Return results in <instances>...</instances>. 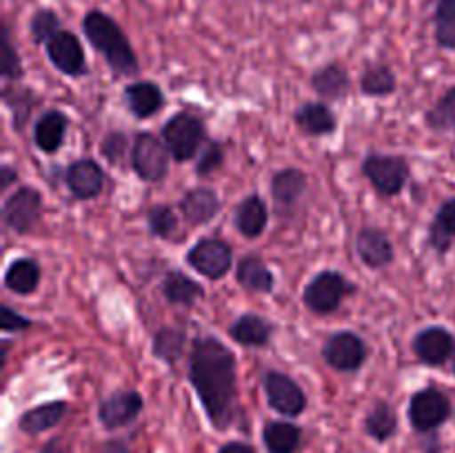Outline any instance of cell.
I'll return each mask as SVG.
<instances>
[{"mask_svg":"<svg viewBox=\"0 0 455 453\" xmlns=\"http://www.w3.org/2000/svg\"><path fill=\"white\" fill-rule=\"evenodd\" d=\"M189 382L213 429H229L238 402V362L234 351L213 336L196 338L189 358Z\"/></svg>","mask_w":455,"mask_h":453,"instance_id":"1","label":"cell"},{"mask_svg":"<svg viewBox=\"0 0 455 453\" xmlns=\"http://www.w3.org/2000/svg\"><path fill=\"white\" fill-rule=\"evenodd\" d=\"M83 34L93 49L100 53L111 67L116 76H136L138 74V56L129 43L127 34L120 29L118 22L109 13L100 9H92L83 18Z\"/></svg>","mask_w":455,"mask_h":453,"instance_id":"2","label":"cell"},{"mask_svg":"<svg viewBox=\"0 0 455 453\" xmlns=\"http://www.w3.org/2000/svg\"><path fill=\"white\" fill-rule=\"evenodd\" d=\"M160 136H163L172 158L178 163H187V160L196 158L203 147L204 138H207V127L200 115L191 114V111H180L164 123Z\"/></svg>","mask_w":455,"mask_h":453,"instance_id":"3","label":"cell"},{"mask_svg":"<svg viewBox=\"0 0 455 453\" xmlns=\"http://www.w3.org/2000/svg\"><path fill=\"white\" fill-rule=\"evenodd\" d=\"M349 293H355V287L340 271H320L302 291V302L311 314L327 315L340 309L342 300Z\"/></svg>","mask_w":455,"mask_h":453,"instance_id":"4","label":"cell"},{"mask_svg":"<svg viewBox=\"0 0 455 453\" xmlns=\"http://www.w3.org/2000/svg\"><path fill=\"white\" fill-rule=\"evenodd\" d=\"M451 411L453 407L449 395L435 386H427L409 400V422L418 433L438 431L451 417Z\"/></svg>","mask_w":455,"mask_h":453,"instance_id":"5","label":"cell"},{"mask_svg":"<svg viewBox=\"0 0 455 453\" xmlns=\"http://www.w3.org/2000/svg\"><path fill=\"white\" fill-rule=\"evenodd\" d=\"M363 173L373 189L382 195H398L409 180V163L395 154H369L363 163Z\"/></svg>","mask_w":455,"mask_h":453,"instance_id":"6","label":"cell"},{"mask_svg":"<svg viewBox=\"0 0 455 453\" xmlns=\"http://www.w3.org/2000/svg\"><path fill=\"white\" fill-rule=\"evenodd\" d=\"M169 154L163 138H156L154 133H138L132 147V167L136 176L145 182H160L169 171Z\"/></svg>","mask_w":455,"mask_h":453,"instance_id":"7","label":"cell"},{"mask_svg":"<svg viewBox=\"0 0 455 453\" xmlns=\"http://www.w3.org/2000/svg\"><path fill=\"white\" fill-rule=\"evenodd\" d=\"M40 216H43V194L34 187H18L3 204L4 225L20 235L34 231Z\"/></svg>","mask_w":455,"mask_h":453,"instance_id":"8","label":"cell"},{"mask_svg":"<svg viewBox=\"0 0 455 453\" xmlns=\"http://www.w3.org/2000/svg\"><path fill=\"white\" fill-rule=\"evenodd\" d=\"M367 342L355 331H336L323 346L324 362L340 373H354L367 360Z\"/></svg>","mask_w":455,"mask_h":453,"instance_id":"9","label":"cell"},{"mask_svg":"<svg viewBox=\"0 0 455 453\" xmlns=\"http://www.w3.org/2000/svg\"><path fill=\"white\" fill-rule=\"evenodd\" d=\"M267 402L284 417H298L307 409V393L293 378L280 371H267L262 378Z\"/></svg>","mask_w":455,"mask_h":453,"instance_id":"10","label":"cell"},{"mask_svg":"<svg viewBox=\"0 0 455 453\" xmlns=\"http://www.w3.org/2000/svg\"><path fill=\"white\" fill-rule=\"evenodd\" d=\"M187 262L191 269L198 271L200 275L209 280H220L234 262V251L229 244L220 238H203L189 249Z\"/></svg>","mask_w":455,"mask_h":453,"instance_id":"11","label":"cell"},{"mask_svg":"<svg viewBox=\"0 0 455 453\" xmlns=\"http://www.w3.org/2000/svg\"><path fill=\"white\" fill-rule=\"evenodd\" d=\"M142 407H145V400H142V395L138 391H114L98 407V420H100V425L107 431L124 429V426L138 420V416L142 413Z\"/></svg>","mask_w":455,"mask_h":453,"instance_id":"12","label":"cell"},{"mask_svg":"<svg viewBox=\"0 0 455 453\" xmlns=\"http://www.w3.org/2000/svg\"><path fill=\"white\" fill-rule=\"evenodd\" d=\"M49 62L65 76L87 74V58H84L83 43L71 31L60 29L47 44H44Z\"/></svg>","mask_w":455,"mask_h":453,"instance_id":"13","label":"cell"},{"mask_svg":"<svg viewBox=\"0 0 455 453\" xmlns=\"http://www.w3.org/2000/svg\"><path fill=\"white\" fill-rule=\"evenodd\" d=\"M413 354L429 367H440L455 354V338L444 327H427L413 338Z\"/></svg>","mask_w":455,"mask_h":453,"instance_id":"14","label":"cell"},{"mask_svg":"<svg viewBox=\"0 0 455 453\" xmlns=\"http://www.w3.org/2000/svg\"><path fill=\"white\" fill-rule=\"evenodd\" d=\"M307 191V176L305 171L296 167L283 169L271 178V198L278 216H289L298 209V203L302 200Z\"/></svg>","mask_w":455,"mask_h":453,"instance_id":"15","label":"cell"},{"mask_svg":"<svg viewBox=\"0 0 455 453\" xmlns=\"http://www.w3.org/2000/svg\"><path fill=\"white\" fill-rule=\"evenodd\" d=\"M355 251L369 269H385L394 262L395 251L389 235L378 226H363L355 235Z\"/></svg>","mask_w":455,"mask_h":453,"instance_id":"16","label":"cell"},{"mask_svg":"<svg viewBox=\"0 0 455 453\" xmlns=\"http://www.w3.org/2000/svg\"><path fill=\"white\" fill-rule=\"evenodd\" d=\"M67 187L71 194L78 200H89L100 195L102 187H105V173H102L100 164L92 158L76 160L67 167L65 173Z\"/></svg>","mask_w":455,"mask_h":453,"instance_id":"17","label":"cell"},{"mask_svg":"<svg viewBox=\"0 0 455 453\" xmlns=\"http://www.w3.org/2000/svg\"><path fill=\"white\" fill-rule=\"evenodd\" d=\"M178 209L191 226H200L212 222L220 213V198L212 187H194L185 191Z\"/></svg>","mask_w":455,"mask_h":453,"instance_id":"18","label":"cell"},{"mask_svg":"<svg viewBox=\"0 0 455 453\" xmlns=\"http://www.w3.org/2000/svg\"><path fill=\"white\" fill-rule=\"evenodd\" d=\"M311 87L323 100H345L351 91V78L340 62H329L311 76Z\"/></svg>","mask_w":455,"mask_h":453,"instance_id":"19","label":"cell"},{"mask_svg":"<svg viewBox=\"0 0 455 453\" xmlns=\"http://www.w3.org/2000/svg\"><path fill=\"white\" fill-rule=\"evenodd\" d=\"M124 102L136 118L145 120L163 109L164 93L151 80H140V83H133L124 89Z\"/></svg>","mask_w":455,"mask_h":453,"instance_id":"20","label":"cell"},{"mask_svg":"<svg viewBox=\"0 0 455 453\" xmlns=\"http://www.w3.org/2000/svg\"><path fill=\"white\" fill-rule=\"evenodd\" d=\"M67 127H69V120L62 111H44L38 120H36L34 127V142L40 151L44 154H56L62 147L67 136Z\"/></svg>","mask_w":455,"mask_h":453,"instance_id":"21","label":"cell"},{"mask_svg":"<svg viewBox=\"0 0 455 453\" xmlns=\"http://www.w3.org/2000/svg\"><path fill=\"white\" fill-rule=\"evenodd\" d=\"M235 278H238L240 287L251 293L274 291V274L265 265V260L260 256H256V253H249V256L240 258L238 266H235Z\"/></svg>","mask_w":455,"mask_h":453,"instance_id":"22","label":"cell"},{"mask_svg":"<svg viewBox=\"0 0 455 453\" xmlns=\"http://www.w3.org/2000/svg\"><path fill=\"white\" fill-rule=\"evenodd\" d=\"M67 416V402L56 400V402H44L40 407L29 409L20 416L18 426H20L22 433L27 435H40L44 431L53 429L62 422V417Z\"/></svg>","mask_w":455,"mask_h":453,"instance_id":"23","label":"cell"},{"mask_svg":"<svg viewBox=\"0 0 455 453\" xmlns=\"http://www.w3.org/2000/svg\"><path fill=\"white\" fill-rule=\"evenodd\" d=\"M296 124L307 136H327V133L336 131L338 120L331 107L324 102H305L296 111Z\"/></svg>","mask_w":455,"mask_h":453,"instance_id":"24","label":"cell"},{"mask_svg":"<svg viewBox=\"0 0 455 453\" xmlns=\"http://www.w3.org/2000/svg\"><path fill=\"white\" fill-rule=\"evenodd\" d=\"M262 442L269 453H298L302 447V429L293 422L269 420L262 429Z\"/></svg>","mask_w":455,"mask_h":453,"instance_id":"25","label":"cell"},{"mask_svg":"<svg viewBox=\"0 0 455 453\" xmlns=\"http://www.w3.org/2000/svg\"><path fill=\"white\" fill-rule=\"evenodd\" d=\"M234 222L235 229H238L244 238H258V235L267 229V222H269V211H267V204L262 203L260 195H247V198L235 207Z\"/></svg>","mask_w":455,"mask_h":453,"instance_id":"26","label":"cell"},{"mask_svg":"<svg viewBox=\"0 0 455 453\" xmlns=\"http://www.w3.org/2000/svg\"><path fill=\"white\" fill-rule=\"evenodd\" d=\"M163 293L172 305L180 306H191L204 296L203 284H198L196 280H191L189 275L182 274V271H167L163 278Z\"/></svg>","mask_w":455,"mask_h":453,"instance_id":"27","label":"cell"},{"mask_svg":"<svg viewBox=\"0 0 455 453\" xmlns=\"http://www.w3.org/2000/svg\"><path fill=\"white\" fill-rule=\"evenodd\" d=\"M229 336L243 346H265L271 338V324L256 314H243L229 324Z\"/></svg>","mask_w":455,"mask_h":453,"instance_id":"28","label":"cell"},{"mask_svg":"<svg viewBox=\"0 0 455 453\" xmlns=\"http://www.w3.org/2000/svg\"><path fill=\"white\" fill-rule=\"evenodd\" d=\"M40 284V265L34 258H16L4 274V287L18 296H29Z\"/></svg>","mask_w":455,"mask_h":453,"instance_id":"29","label":"cell"},{"mask_svg":"<svg viewBox=\"0 0 455 453\" xmlns=\"http://www.w3.org/2000/svg\"><path fill=\"white\" fill-rule=\"evenodd\" d=\"M455 238V198L444 200L443 207L438 209V216L431 222L427 242L434 251L447 253L451 249Z\"/></svg>","mask_w":455,"mask_h":453,"instance_id":"30","label":"cell"},{"mask_svg":"<svg viewBox=\"0 0 455 453\" xmlns=\"http://www.w3.org/2000/svg\"><path fill=\"white\" fill-rule=\"evenodd\" d=\"M364 431L376 442H387L398 433V413L385 400H378L364 417Z\"/></svg>","mask_w":455,"mask_h":453,"instance_id":"31","label":"cell"},{"mask_svg":"<svg viewBox=\"0 0 455 453\" xmlns=\"http://www.w3.org/2000/svg\"><path fill=\"white\" fill-rule=\"evenodd\" d=\"M185 342L187 336L182 329L163 327L154 336V355L172 367V364H176V360L180 358L182 351H185Z\"/></svg>","mask_w":455,"mask_h":453,"instance_id":"32","label":"cell"},{"mask_svg":"<svg viewBox=\"0 0 455 453\" xmlns=\"http://www.w3.org/2000/svg\"><path fill=\"white\" fill-rule=\"evenodd\" d=\"M4 105L12 109L13 114V127L25 129V124L29 123V115L34 111L36 98L29 89L20 87V84H4Z\"/></svg>","mask_w":455,"mask_h":453,"instance_id":"33","label":"cell"},{"mask_svg":"<svg viewBox=\"0 0 455 453\" xmlns=\"http://www.w3.org/2000/svg\"><path fill=\"white\" fill-rule=\"evenodd\" d=\"M395 74L387 65H369L360 78V89L367 96H389L395 91Z\"/></svg>","mask_w":455,"mask_h":453,"instance_id":"34","label":"cell"},{"mask_svg":"<svg viewBox=\"0 0 455 453\" xmlns=\"http://www.w3.org/2000/svg\"><path fill=\"white\" fill-rule=\"evenodd\" d=\"M427 127L440 133H455V87L444 91V96L427 111Z\"/></svg>","mask_w":455,"mask_h":453,"instance_id":"35","label":"cell"},{"mask_svg":"<svg viewBox=\"0 0 455 453\" xmlns=\"http://www.w3.org/2000/svg\"><path fill=\"white\" fill-rule=\"evenodd\" d=\"M435 43L443 49L455 52V0L435 3Z\"/></svg>","mask_w":455,"mask_h":453,"instance_id":"36","label":"cell"},{"mask_svg":"<svg viewBox=\"0 0 455 453\" xmlns=\"http://www.w3.org/2000/svg\"><path fill=\"white\" fill-rule=\"evenodd\" d=\"M60 29V16L49 7L36 9L34 16H31L29 20L31 40H34L36 44H47Z\"/></svg>","mask_w":455,"mask_h":453,"instance_id":"37","label":"cell"},{"mask_svg":"<svg viewBox=\"0 0 455 453\" xmlns=\"http://www.w3.org/2000/svg\"><path fill=\"white\" fill-rule=\"evenodd\" d=\"M147 225H149L151 235L156 238H172L173 231L178 229V218L169 204H154L147 211Z\"/></svg>","mask_w":455,"mask_h":453,"instance_id":"38","label":"cell"},{"mask_svg":"<svg viewBox=\"0 0 455 453\" xmlns=\"http://www.w3.org/2000/svg\"><path fill=\"white\" fill-rule=\"evenodd\" d=\"M0 71H3V78L7 80V83H13V80H18L22 76V62L12 43L9 25L3 27V69Z\"/></svg>","mask_w":455,"mask_h":453,"instance_id":"39","label":"cell"},{"mask_svg":"<svg viewBox=\"0 0 455 453\" xmlns=\"http://www.w3.org/2000/svg\"><path fill=\"white\" fill-rule=\"evenodd\" d=\"M225 163V147L220 142H209L207 149L198 155V163H196V173L203 178L212 176L213 171L222 167Z\"/></svg>","mask_w":455,"mask_h":453,"instance_id":"40","label":"cell"},{"mask_svg":"<svg viewBox=\"0 0 455 453\" xmlns=\"http://www.w3.org/2000/svg\"><path fill=\"white\" fill-rule=\"evenodd\" d=\"M129 149V138L123 131H111L102 138L100 154L109 160L111 164H120L124 160V154Z\"/></svg>","mask_w":455,"mask_h":453,"instance_id":"41","label":"cell"},{"mask_svg":"<svg viewBox=\"0 0 455 453\" xmlns=\"http://www.w3.org/2000/svg\"><path fill=\"white\" fill-rule=\"evenodd\" d=\"M0 327H3L4 333H12V331H25V329L31 327V320L25 318L22 314H18V311H13L12 306L4 305L3 309H0Z\"/></svg>","mask_w":455,"mask_h":453,"instance_id":"42","label":"cell"},{"mask_svg":"<svg viewBox=\"0 0 455 453\" xmlns=\"http://www.w3.org/2000/svg\"><path fill=\"white\" fill-rule=\"evenodd\" d=\"M218 453H258V451L253 444L240 442V440H231V442L222 444V447L218 449Z\"/></svg>","mask_w":455,"mask_h":453,"instance_id":"43","label":"cell"},{"mask_svg":"<svg viewBox=\"0 0 455 453\" xmlns=\"http://www.w3.org/2000/svg\"><path fill=\"white\" fill-rule=\"evenodd\" d=\"M100 453H132L129 451V444L124 440H109L107 444H102Z\"/></svg>","mask_w":455,"mask_h":453,"instance_id":"44","label":"cell"},{"mask_svg":"<svg viewBox=\"0 0 455 453\" xmlns=\"http://www.w3.org/2000/svg\"><path fill=\"white\" fill-rule=\"evenodd\" d=\"M0 176H3V182H0V189H7V187L12 185L13 180H16L18 173L13 171L12 167H3V173H0Z\"/></svg>","mask_w":455,"mask_h":453,"instance_id":"45","label":"cell"},{"mask_svg":"<svg viewBox=\"0 0 455 453\" xmlns=\"http://www.w3.org/2000/svg\"><path fill=\"white\" fill-rule=\"evenodd\" d=\"M40 453H65V449H62V440L60 438L52 440V442L44 444V449Z\"/></svg>","mask_w":455,"mask_h":453,"instance_id":"46","label":"cell"},{"mask_svg":"<svg viewBox=\"0 0 455 453\" xmlns=\"http://www.w3.org/2000/svg\"><path fill=\"white\" fill-rule=\"evenodd\" d=\"M453 371H455V354H453Z\"/></svg>","mask_w":455,"mask_h":453,"instance_id":"47","label":"cell"}]
</instances>
